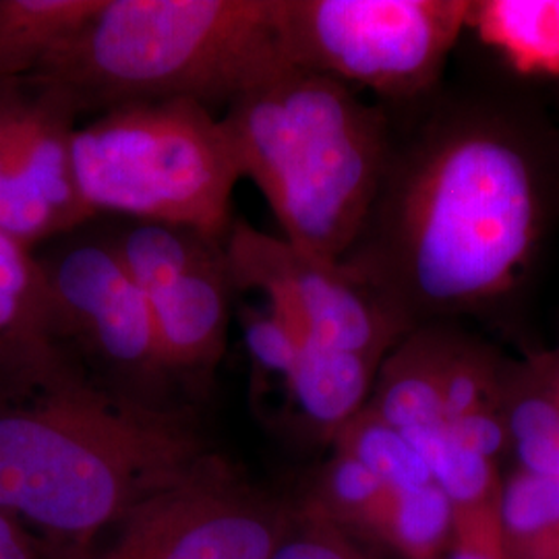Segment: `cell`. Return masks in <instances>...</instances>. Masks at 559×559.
I'll return each instance as SVG.
<instances>
[{
	"label": "cell",
	"instance_id": "cell-1",
	"mask_svg": "<svg viewBox=\"0 0 559 559\" xmlns=\"http://www.w3.org/2000/svg\"><path fill=\"white\" fill-rule=\"evenodd\" d=\"M545 224L540 166L487 108H450L392 145L380 195L340 261L408 332L512 293Z\"/></svg>",
	"mask_w": 559,
	"mask_h": 559
},
{
	"label": "cell",
	"instance_id": "cell-2",
	"mask_svg": "<svg viewBox=\"0 0 559 559\" xmlns=\"http://www.w3.org/2000/svg\"><path fill=\"white\" fill-rule=\"evenodd\" d=\"M207 454L187 406L129 399L59 344L0 362V512L46 559L94 558Z\"/></svg>",
	"mask_w": 559,
	"mask_h": 559
},
{
	"label": "cell",
	"instance_id": "cell-3",
	"mask_svg": "<svg viewBox=\"0 0 559 559\" xmlns=\"http://www.w3.org/2000/svg\"><path fill=\"white\" fill-rule=\"evenodd\" d=\"M253 180L300 251L342 261L380 195L392 156L385 112L344 81L288 67L221 115Z\"/></svg>",
	"mask_w": 559,
	"mask_h": 559
},
{
	"label": "cell",
	"instance_id": "cell-4",
	"mask_svg": "<svg viewBox=\"0 0 559 559\" xmlns=\"http://www.w3.org/2000/svg\"><path fill=\"white\" fill-rule=\"evenodd\" d=\"M288 67L280 0H106L29 80L80 115L160 100L216 112Z\"/></svg>",
	"mask_w": 559,
	"mask_h": 559
},
{
	"label": "cell",
	"instance_id": "cell-5",
	"mask_svg": "<svg viewBox=\"0 0 559 559\" xmlns=\"http://www.w3.org/2000/svg\"><path fill=\"white\" fill-rule=\"evenodd\" d=\"M92 214L193 228L226 240L242 180L218 112L191 100L133 102L98 112L73 138Z\"/></svg>",
	"mask_w": 559,
	"mask_h": 559
},
{
	"label": "cell",
	"instance_id": "cell-6",
	"mask_svg": "<svg viewBox=\"0 0 559 559\" xmlns=\"http://www.w3.org/2000/svg\"><path fill=\"white\" fill-rule=\"evenodd\" d=\"M293 67L413 100L440 81L471 0H280Z\"/></svg>",
	"mask_w": 559,
	"mask_h": 559
},
{
	"label": "cell",
	"instance_id": "cell-7",
	"mask_svg": "<svg viewBox=\"0 0 559 559\" xmlns=\"http://www.w3.org/2000/svg\"><path fill=\"white\" fill-rule=\"evenodd\" d=\"M38 260L50 336L60 348L129 399L180 406L150 305L106 233L64 235Z\"/></svg>",
	"mask_w": 559,
	"mask_h": 559
},
{
	"label": "cell",
	"instance_id": "cell-8",
	"mask_svg": "<svg viewBox=\"0 0 559 559\" xmlns=\"http://www.w3.org/2000/svg\"><path fill=\"white\" fill-rule=\"evenodd\" d=\"M104 233L150 305L175 385L212 376L226 350L235 293L226 240L158 222L122 221Z\"/></svg>",
	"mask_w": 559,
	"mask_h": 559
},
{
	"label": "cell",
	"instance_id": "cell-9",
	"mask_svg": "<svg viewBox=\"0 0 559 559\" xmlns=\"http://www.w3.org/2000/svg\"><path fill=\"white\" fill-rule=\"evenodd\" d=\"M295 506L210 452L143 501L92 559H272Z\"/></svg>",
	"mask_w": 559,
	"mask_h": 559
},
{
	"label": "cell",
	"instance_id": "cell-10",
	"mask_svg": "<svg viewBox=\"0 0 559 559\" xmlns=\"http://www.w3.org/2000/svg\"><path fill=\"white\" fill-rule=\"evenodd\" d=\"M235 290L260 293L282 320L325 346L385 360L411 332L338 261L235 221L226 237Z\"/></svg>",
	"mask_w": 559,
	"mask_h": 559
},
{
	"label": "cell",
	"instance_id": "cell-11",
	"mask_svg": "<svg viewBox=\"0 0 559 559\" xmlns=\"http://www.w3.org/2000/svg\"><path fill=\"white\" fill-rule=\"evenodd\" d=\"M32 81V100L0 164V233L34 249L96 216L81 198L73 162L80 110L59 90Z\"/></svg>",
	"mask_w": 559,
	"mask_h": 559
},
{
	"label": "cell",
	"instance_id": "cell-12",
	"mask_svg": "<svg viewBox=\"0 0 559 559\" xmlns=\"http://www.w3.org/2000/svg\"><path fill=\"white\" fill-rule=\"evenodd\" d=\"M293 332L297 357L284 383L302 417L334 440L340 429L369 404L383 360L325 346L295 328Z\"/></svg>",
	"mask_w": 559,
	"mask_h": 559
},
{
	"label": "cell",
	"instance_id": "cell-13",
	"mask_svg": "<svg viewBox=\"0 0 559 559\" xmlns=\"http://www.w3.org/2000/svg\"><path fill=\"white\" fill-rule=\"evenodd\" d=\"M369 406L400 433L445 425L438 330L411 332L385 357Z\"/></svg>",
	"mask_w": 559,
	"mask_h": 559
},
{
	"label": "cell",
	"instance_id": "cell-14",
	"mask_svg": "<svg viewBox=\"0 0 559 559\" xmlns=\"http://www.w3.org/2000/svg\"><path fill=\"white\" fill-rule=\"evenodd\" d=\"M468 29L520 75L559 78V0H471Z\"/></svg>",
	"mask_w": 559,
	"mask_h": 559
},
{
	"label": "cell",
	"instance_id": "cell-15",
	"mask_svg": "<svg viewBox=\"0 0 559 559\" xmlns=\"http://www.w3.org/2000/svg\"><path fill=\"white\" fill-rule=\"evenodd\" d=\"M106 0H0V83L29 80Z\"/></svg>",
	"mask_w": 559,
	"mask_h": 559
},
{
	"label": "cell",
	"instance_id": "cell-16",
	"mask_svg": "<svg viewBox=\"0 0 559 559\" xmlns=\"http://www.w3.org/2000/svg\"><path fill=\"white\" fill-rule=\"evenodd\" d=\"M503 417L520 471L559 477V400L537 355L506 369Z\"/></svg>",
	"mask_w": 559,
	"mask_h": 559
},
{
	"label": "cell",
	"instance_id": "cell-17",
	"mask_svg": "<svg viewBox=\"0 0 559 559\" xmlns=\"http://www.w3.org/2000/svg\"><path fill=\"white\" fill-rule=\"evenodd\" d=\"M336 452L359 460L373 475L400 491L431 485L429 466L396 427L367 404L334 436Z\"/></svg>",
	"mask_w": 559,
	"mask_h": 559
},
{
	"label": "cell",
	"instance_id": "cell-18",
	"mask_svg": "<svg viewBox=\"0 0 559 559\" xmlns=\"http://www.w3.org/2000/svg\"><path fill=\"white\" fill-rule=\"evenodd\" d=\"M429 466L433 483L454 506H477L498 500L501 480L498 462L483 459L452 438L445 425L402 433Z\"/></svg>",
	"mask_w": 559,
	"mask_h": 559
},
{
	"label": "cell",
	"instance_id": "cell-19",
	"mask_svg": "<svg viewBox=\"0 0 559 559\" xmlns=\"http://www.w3.org/2000/svg\"><path fill=\"white\" fill-rule=\"evenodd\" d=\"M454 533V503L436 483L400 491L388 543L406 558L431 559Z\"/></svg>",
	"mask_w": 559,
	"mask_h": 559
},
{
	"label": "cell",
	"instance_id": "cell-20",
	"mask_svg": "<svg viewBox=\"0 0 559 559\" xmlns=\"http://www.w3.org/2000/svg\"><path fill=\"white\" fill-rule=\"evenodd\" d=\"M500 514L508 545L539 535L559 524V477L516 468L501 483Z\"/></svg>",
	"mask_w": 559,
	"mask_h": 559
},
{
	"label": "cell",
	"instance_id": "cell-21",
	"mask_svg": "<svg viewBox=\"0 0 559 559\" xmlns=\"http://www.w3.org/2000/svg\"><path fill=\"white\" fill-rule=\"evenodd\" d=\"M388 487V483L373 475L359 460L336 452L321 475L318 493L309 500L316 501L342 528H357Z\"/></svg>",
	"mask_w": 559,
	"mask_h": 559
},
{
	"label": "cell",
	"instance_id": "cell-22",
	"mask_svg": "<svg viewBox=\"0 0 559 559\" xmlns=\"http://www.w3.org/2000/svg\"><path fill=\"white\" fill-rule=\"evenodd\" d=\"M272 559H371L346 528L330 519L313 500H305L278 543Z\"/></svg>",
	"mask_w": 559,
	"mask_h": 559
},
{
	"label": "cell",
	"instance_id": "cell-23",
	"mask_svg": "<svg viewBox=\"0 0 559 559\" xmlns=\"http://www.w3.org/2000/svg\"><path fill=\"white\" fill-rule=\"evenodd\" d=\"M0 559H46L20 522L0 512Z\"/></svg>",
	"mask_w": 559,
	"mask_h": 559
},
{
	"label": "cell",
	"instance_id": "cell-24",
	"mask_svg": "<svg viewBox=\"0 0 559 559\" xmlns=\"http://www.w3.org/2000/svg\"><path fill=\"white\" fill-rule=\"evenodd\" d=\"M539 359L540 369H543V376L549 383V388L554 390V394L559 400V346L551 353H545V355H537Z\"/></svg>",
	"mask_w": 559,
	"mask_h": 559
},
{
	"label": "cell",
	"instance_id": "cell-25",
	"mask_svg": "<svg viewBox=\"0 0 559 559\" xmlns=\"http://www.w3.org/2000/svg\"><path fill=\"white\" fill-rule=\"evenodd\" d=\"M452 559H510L500 558V556H491V554H485V551H477V549H471V547H459L454 558Z\"/></svg>",
	"mask_w": 559,
	"mask_h": 559
}]
</instances>
